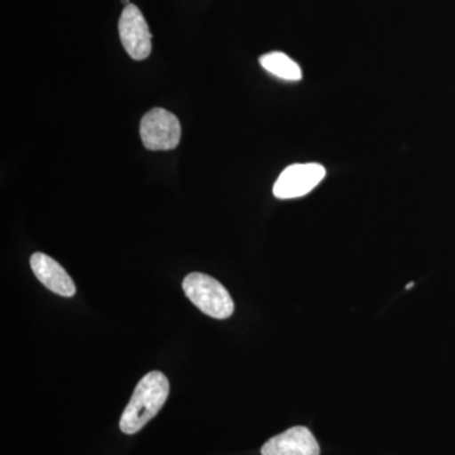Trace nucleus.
I'll list each match as a JSON object with an SVG mask.
<instances>
[{
	"mask_svg": "<svg viewBox=\"0 0 455 455\" xmlns=\"http://www.w3.org/2000/svg\"><path fill=\"white\" fill-rule=\"evenodd\" d=\"M118 28L123 47L132 59L142 61L151 55L152 35L142 12L136 5H125Z\"/></svg>",
	"mask_w": 455,
	"mask_h": 455,
	"instance_id": "obj_5",
	"label": "nucleus"
},
{
	"mask_svg": "<svg viewBox=\"0 0 455 455\" xmlns=\"http://www.w3.org/2000/svg\"><path fill=\"white\" fill-rule=\"evenodd\" d=\"M262 455H320V447L307 427H295L274 436L262 447Z\"/></svg>",
	"mask_w": 455,
	"mask_h": 455,
	"instance_id": "obj_6",
	"label": "nucleus"
},
{
	"mask_svg": "<svg viewBox=\"0 0 455 455\" xmlns=\"http://www.w3.org/2000/svg\"><path fill=\"white\" fill-rule=\"evenodd\" d=\"M185 295L197 309L214 319H227L235 311V302L226 287L208 275L194 272L182 283Z\"/></svg>",
	"mask_w": 455,
	"mask_h": 455,
	"instance_id": "obj_2",
	"label": "nucleus"
},
{
	"mask_svg": "<svg viewBox=\"0 0 455 455\" xmlns=\"http://www.w3.org/2000/svg\"><path fill=\"white\" fill-rule=\"evenodd\" d=\"M122 3H124L125 5L131 4L130 0H122Z\"/></svg>",
	"mask_w": 455,
	"mask_h": 455,
	"instance_id": "obj_10",
	"label": "nucleus"
},
{
	"mask_svg": "<svg viewBox=\"0 0 455 455\" xmlns=\"http://www.w3.org/2000/svg\"><path fill=\"white\" fill-rule=\"evenodd\" d=\"M170 394V383L163 372L147 373L134 388L119 427L127 435H133L146 427L163 409Z\"/></svg>",
	"mask_w": 455,
	"mask_h": 455,
	"instance_id": "obj_1",
	"label": "nucleus"
},
{
	"mask_svg": "<svg viewBox=\"0 0 455 455\" xmlns=\"http://www.w3.org/2000/svg\"><path fill=\"white\" fill-rule=\"evenodd\" d=\"M259 64L269 74L287 82H299L302 79L300 66L283 52H269L260 56Z\"/></svg>",
	"mask_w": 455,
	"mask_h": 455,
	"instance_id": "obj_8",
	"label": "nucleus"
},
{
	"mask_svg": "<svg viewBox=\"0 0 455 455\" xmlns=\"http://www.w3.org/2000/svg\"><path fill=\"white\" fill-rule=\"evenodd\" d=\"M412 287H414V283H410L409 284H407L406 289H412Z\"/></svg>",
	"mask_w": 455,
	"mask_h": 455,
	"instance_id": "obj_9",
	"label": "nucleus"
},
{
	"mask_svg": "<svg viewBox=\"0 0 455 455\" xmlns=\"http://www.w3.org/2000/svg\"><path fill=\"white\" fill-rule=\"evenodd\" d=\"M326 170L320 164H295L286 167L275 182L277 199H296L307 196L324 180Z\"/></svg>",
	"mask_w": 455,
	"mask_h": 455,
	"instance_id": "obj_4",
	"label": "nucleus"
},
{
	"mask_svg": "<svg viewBox=\"0 0 455 455\" xmlns=\"http://www.w3.org/2000/svg\"><path fill=\"white\" fill-rule=\"evenodd\" d=\"M29 263L33 274L51 291L65 298H73L76 293L73 278L68 276V272L57 260L51 259L47 254L36 252L32 254Z\"/></svg>",
	"mask_w": 455,
	"mask_h": 455,
	"instance_id": "obj_7",
	"label": "nucleus"
},
{
	"mask_svg": "<svg viewBox=\"0 0 455 455\" xmlns=\"http://www.w3.org/2000/svg\"><path fill=\"white\" fill-rule=\"evenodd\" d=\"M140 133L147 149L170 151L179 146L181 125L175 114L163 108H154L140 121Z\"/></svg>",
	"mask_w": 455,
	"mask_h": 455,
	"instance_id": "obj_3",
	"label": "nucleus"
}]
</instances>
